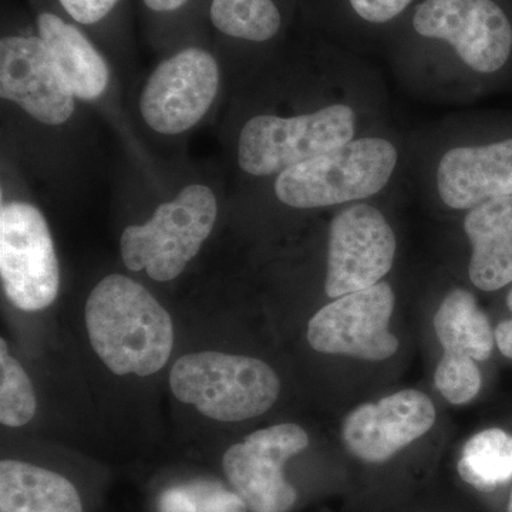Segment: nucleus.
Here are the masks:
<instances>
[{
  "label": "nucleus",
  "instance_id": "nucleus-1",
  "mask_svg": "<svg viewBox=\"0 0 512 512\" xmlns=\"http://www.w3.org/2000/svg\"><path fill=\"white\" fill-rule=\"evenodd\" d=\"M93 350L117 376L160 372L174 346L170 313L143 285L120 274L101 279L84 309Z\"/></svg>",
  "mask_w": 512,
  "mask_h": 512
},
{
  "label": "nucleus",
  "instance_id": "nucleus-2",
  "mask_svg": "<svg viewBox=\"0 0 512 512\" xmlns=\"http://www.w3.org/2000/svg\"><path fill=\"white\" fill-rule=\"evenodd\" d=\"M175 399L208 419L232 423L268 412L281 382L268 363L255 357L197 352L180 357L170 372Z\"/></svg>",
  "mask_w": 512,
  "mask_h": 512
},
{
  "label": "nucleus",
  "instance_id": "nucleus-3",
  "mask_svg": "<svg viewBox=\"0 0 512 512\" xmlns=\"http://www.w3.org/2000/svg\"><path fill=\"white\" fill-rule=\"evenodd\" d=\"M397 164V151L383 138H360L282 171L279 201L293 208H320L365 200L383 190Z\"/></svg>",
  "mask_w": 512,
  "mask_h": 512
},
{
  "label": "nucleus",
  "instance_id": "nucleus-4",
  "mask_svg": "<svg viewBox=\"0 0 512 512\" xmlns=\"http://www.w3.org/2000/svg\"><path fill=\"white\" fill-rule=\"evenodd\" d=\"M217 214L214 192L205 185H188L143 225L124 229L120 239L124 265L130 271L144 269L154 281H173L210 237Z\"/></svg>",
  "mask_w": 512,
  "mask_h": 512
},
{
  "label": "nucleus",
  "instance_id": "nucleus-5",
  "mask_svg": "<svg viewBox=\"0 0 512 512\" xmlns=\"http://www.w3.org/2000/svg\"><path fill=\"white\" fill-rule=\"evenodd\" d=\"M355 123V111L343 104L288 119L271 114L256 116L239 136V165L256 177L281 174L350 143Z\"/></svg>",
  "mask_w": 512,
  "mask_h": 512
},
{
  "label": "nucleus",
  "instance_id": "nucleus-6",
  "mask_svg": "<svg viewBox=\"0 0 512 512\" xmlns=\"http://www.w3.org/2000/svg\"><path fill=\"white\" fill-rule=\"evenodd\" d=\"M0 276L3 291L20 311H45L59 295L60 268L49 225L26 202H9L0 210Z\"/></svg>",
  "mask_w": 512,
  "mask_h": 512
},
{
  "label": "nucleus",
  "instance_id": "nucleus-7",
  "mask_svg": "<svg viewBox=\"0 0 512 512\" xmlns=\"http://www.w3.org/2000/svg\"><path fill=\"white\" fill-rule=\"evenodd\" d=\"M309 446L308 433L284 423L254 431L225 451L222 468L251 512H289L298 500L284 476L286 461Z\"/></svg>",
  "mask_w": 512,
  "mask_h": 512
},
{
  "label": "nucleus",
  "instance_id": "nucleus-8",
  "mask_svg": "<svg viewBox=\"0 0 512 512\" xmlns=\"http://www.w3.org/2000/svg\"><path fill=\"white\" fill-rule=\"evenodd\" d=\"M393 309L394 293L386 282L339 296L309 322V345L326 355L389 359L400 346L389 330Z\"/></svg>",
  "mask_w": 512,
  "mask_h": 512
},
{
  "label": "nucleus",
  "instance_id": "nucleus-9",
  "mask_svg": "<svg viewBox=\"0 0 512 512\" xmlns=\"http://www.w3.org/2000/svg\"><path fill=\"white\" fill-rule=\"evenodd\" d=\"M413 26L421 36L446 40L476 72H497L510 59L512 26L493 0H424Z\"/></svg>",
  "mask_w": 512,
  "mask_h": 512
},
{
  "label": "nucleus",
  "instance_id": "nucleus-10",
  "mask_svg": "<svg viewBox=\"0 0 512 512\" xmlns=\"http://www.w3.org/2000/svg\"><path fill=\"white\" fill-rule=\"evenodd\" d=\"M220 87V67L190 47L158 64L140 97L141 116L157 133L174 136L200 123Z\"/></svg>",
  "mask_w": 512,
  "mask_h": 512
},
{
  "label": "nucleus",
  "instance_id": "nucleus-11",
  "mask_svg": "<svg viewBox=\"0 0 512 512\" xmlns=\"http://www.w3.org/2000/svg\"><path fill=\"white\" fill-rule=\"evenodd\" d=\"M396 237L382 212L357 204L330 224L325 291L330 298L379 284L392 269Z\"/></svg>",
  "mask_w": 512,
  "mask_h": 512
},
{
  "label": "nucleus",
  "instance_id": "nucleus-12",
  "mask_svg": "<svg viewBox=\"0 0 512 512\" xmlns=\"http://www.w3.org/2000/svg\"><path fill=\"white\" fill-rule=\"evenodd\" d=\"M0 96L49 126L66 123L76 107L72 90L40 37H3Z\"/></svg>",
  "mask_w": 512,
  "mask_h": 512
},
{
  "label": "nucleus",
  "instance_id": "nucleus-13",
  "mask_svg": "<svg viewBox=\"0 0 512 512\" xmlns=\"http://www.w3.org/2000/svg\"><path fill=\"white\" fill-rule=\"evenodd\" d=\"M436 416L429 396L419 390H402L379 403L356 407L343 423V441L359 460L384 463L429 433Z\"/></svg>",
  "mask_w": 512,
  "mask_h": 512
},
{
  "label": "nucleus",
  "instance_id": "nucleus-14",
  "mask_svg": "<svg viewBox=\"0 0 512 512\" xmlns=\"http://www.w3.org/2000/svg\"><path fill=\"white\" fill-rule=\"evenodd\" d=\"M437 187L441 200L454 210L512 195V138L447 151L437 170Z\"/></svg>",
  "mask_w": 512,
  "mask_h": 512
},
{
  "label": "nucleus",
  "instance_id": "nucleus-15",
  "mask_svg": "<svg viewBox=\"0 0 512 512\" xmlns=\"http://www.w3.org/2000/svg\"><path fill=\"white\" fill-rule=\"evenodd\" d=\"M464 229L473 247L471 282L484 292L512 284V195L471 208Z\"/></svg>",
  "mask_w": 512,
  "mask_h": 512
},
{
  "label": "nucleus",
  "instance_id": "nucleus-16",
  "mask_svg": "<svg viewBox=\"0 0 512 512\" xmlns=\"http://www.w3.org/2000/svg\"><path fill=\"white\" fill-rule=\"evenodd\" d=\"M37 29L74 97L99 99L109 84V67L86 36L53 13H42Z\"/></svg>",
  "mask_w": 512,
  "mask_h": 512
},
{
  "label": "nucleus",
  "instance_id": "nucleus-17",
  "mask_svg": "<svg viewBox=\"0 0 512 512\" xmlns=\"http://www.w3.org/2000/svg\"><path fill=\"white\" fill-rule=\"evenodd\" d=\"M0 512H84L79 491L55 471L18 460L0 463Z\"/></svg>",
  "mask_w": 512,
  "mask_h": 512
},
{
  "label": "nucleus",
  "instance_id": "nucleus-18",
  "mask_svg": "<svg viewBox=\"0 0 512 512\" xmlns=\"http://www.w3.org/2000/svg\"><path fill=\"white\" fill-rule=\"evenodd\" d=\"M434 329L444 352L473 357L478 362L493 353L495 336L490 320L466 289L448 293L434 316Z\"/></svg>",
  "mask_w": 512,
  "mask_h": 512
},
{
  "label": "nucleus",
  "instance_id": "nucleus-19",
  "mask_svg": "<svg viewBox=\"0 0 512 512\" xmlns=\"http://www.w3.org/2000/svg\"><path fill=\"white\" fill-rule=\"evenodd\" d=\"M458 474L480 491H494L512 478V434L488 429L474 434L463 448Z\"/></svg>",
  "mask_w": 512,
  "mask_h": 512
},
{
  "label": "nucleus",
  "instance_id": "nucleus-20",
  "mask_svg": "<svg viewBox=\"0 0 512 512\" xmlns=\"http://www.w3.org/2000/svg\"><path fill=\"white\" fill-rule=\"evenodd\" d=\"M211 20L224 35L266 42L281 28V13L272 0H212Z\"/></svg>",
  "mask_w": 512,
  "mask_h": 512
},
{
  "label": "nucleus",
  "instance_id": "nucleus-21",
  "mask_svg": "<svg viewBox=\"0 0 512 512\" xmlns=\"http://www.w3.org/2000/svg\"><path fill=\"white\" fill-rule=\"evenodd\" d=\"M37 399L32 380L0 340V421L3 426L22 427L32 421Z\"/></svg>",
  "mask_w": 512,
  "mask_h": 512
},
{
  "label": "nucleus",
  "instance_id": "nucleus-22",
  "mask_svg": "<svg viewBox=\"0 0 512 512\" xmlns=\"http://www.w3.org/2000/svg\"><path fill=\"white\" fill-rule=\"evenodd\" d=\"M434 383L444 399L461 406L476 399L483 379L473 357L444 352L434 373Z\"/></svg>",
  "mask_w": 512,
  "mask_h": 512
},
{
  "label": "nucleus",
  "instance_id": "nucleus-23",
  "mask_svg": "<svg viewBox=\"0 0 512 512\" xmlns=\"http://www.w3.org/2000/svg\"><path fill=\"white\" fill-rule=\"evenodd\" d=\"M412 0H350L360 18L372 23L389 22L403 12Z\"/></svg>",
  "mask_w": 512,
  "mask_h": 512
},
{
  "label": "nucleus",
  "instance_id": "nucleus-24",
  "mask_svg": "<svg viewBox=\"0 0 512 512\" xmlns=\"http://www.w3.org/2000/svg\"><path fill=\"white\" fill-rule=\"evenodd\" d=\"M59 2L76 22L92 25L106 18L119 0H59Z\"/></svg>",
  "mask_w": 512,
  "mask_h": 512
},
{
  "label": "nucleus",
  "instance_id": "nucleus-25",
  "mask_svg": "<svg viewBox=\"0 0 512 512\" xmlns=\"http://www.w3.org/2000/svg\"><path fill=\"white\" fill-rule=\"evenodd\" d=\"M495 343L508 359H512V319L503 320L494 330Z\"/></svg>",
  "mask_w": 512,
  "mask_h": 512
},
{
  "label": "nucleus",
  "instance_id": "nucleus-26",
  "mask_svg": "<svg viewBox=\"0 0 512 512\" xmlns=\"http://www.w3.org/2000/svg\"><path fill=\"white\" fill-rule=\"evenodd\" d=\"M187 0H144L147 8L154 10V12H173V10L180 9Z\"/></svg>",
  "mask_w": 512,
  "mask_h": 512
},
{
  "label": "nucleus",
  "instance_id": "nucleus-27",
  "mask_svg": "<svg viewBox=\"0 0 512 512\" xmlns=\"http://www.w3.org/2000/svg\"><path fill=\"white\" fill-rule=\"evenodd\" d=\"M507 305H508V309H510V311L512 313V289H511L510 293H508V296H507Z\"/></svg>",
  "mask_w": 512,
  "mask_h": 512
},
{
  "label": "nucleus",
  "instance_id": "nucleus-28",
  "mask_svg": "<svg viewBox=\"0 0 512 512\" xmlns=\"http://www.w3.org/2000/svg\"><path fill=\"white\" fill-rule=\"evenodd\" d=\"M508 512H512V494L510 498V503H508Z\"/></svg>",
  "mask_w": 512,
  "mask_h": 512
}]
</instances>
